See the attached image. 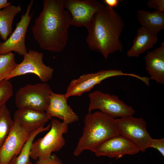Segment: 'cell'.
Returning a JSON list of instances; mask_svg holds the SVG:
<instances>
[{
    "mask_svg": "<svg viewBox=\"0 0 164 164\" xmlns=\"http://www.w3.org/2000/svg\"><path fill=\"white\" fill-rule=\"evenodd\" d=\"M13 86L9 80L0 82V105L6 103L13 94Z\"/></svg>",
    "mask_w": 164,
    "mask_h": 164,
    "instance_id": "cell-23",
    "label": "cell"
},
{
    "mask_svg": "<svg viewBox=\"0 0 164 164\" xmlns=\"http://www.w3.org/2000/svg\"><path fill=\"white\" fill-rule=\"evenodd\" d=\"M50 124V128L46 135L33 141L31 145L30 157L34 160L48 156L53 152L59 151L65 145L63 135L68 132V125L56 119L52 120Z\"/></svg>",
    "mask_w": 164,
    "mask_h": 164,
    "instance_id": "cell-4",
    "label": "cell"
},
{
    "mask_svg": "<svg viewBox=\"0 0 164 164\" xmlns=\"http://www.w3.org/2000/svg\"><path fill=\"white\" fill-rule=\"evenodd\" d=\"M148 6L155 11L164 12V0H149L147 3Z\"/></svg>",
    "mask_w": 164,
    "mask_h": 164,
    "instance_id": "cell-26",
    "label": "cell"
},
{
    "mask_svg": "<svg viewBox=\"0 0 164 164\" xmlns=\"http://www.w3.org/2000/svg\"><path fill=\"white\" fill-rule=\"evenodd\" d=\"M121 1L120 0H104L102 2L108 7L114 9L118 6L119 2Z\"/></svg>",
    "mask_w": 164,
    "mask_h": 164,
    "instance_id": "cell-27",
    "label": "cell"
},
{
    "mask_svg": "<svg viewBox=\"0 0 164 164\" xmlns=\"http://www.w3.org/2000/svg\"><path fill=\"white\" fill-rule=\"evenodd\" d=\"M51 126V124H50L45 127L43 125L38 129L32 131L19 153L14 157L8 164H33L30 159L31 145L38 135L43 132L48 131Z\"/></svg>",
    "mask_w": 164,
    "mask_h": 164,
    "instance_id": "cell-20",
    "label": "cell"
},
{
    "mask_svg": "<svg viewBox=\"0 0 164 164\" xmlns=\"http://www.w3.org/2000/svg\"><path fill=\"white\" fill-rule=\"evenodd\" d=\"M136 16L142 27L157 34L164 29V12L139 9Z\"/></svg>",
    "mask_w": 164,
    "mask_h": 164,
    "instance_id": "cell-18",
    "label": "cell"
},
{
    "mask_svg": "<svg viewBox=\"0 0 164 164\" xmlns=\"http://www.w3.org/2000/svg\"><path fill=\"white\" fill-rule=\"evenodd\" d=\"M31 132L14 121L8 136L0 148V164H8L19 155Z\"/></svg>",
    "mask_w": 164,
    "mask_h": 164,
    "instance_id": "cell-12",
    "label": "cell"
},
{
    "mask_svg": "<svg viewBox=\"0 0 164 164\" xmlns=\"http://www.w3.org/2000/svg\"><path fill=\"white\" fill-rule=\"evenodd\" d=\"M147 52L145 57V68L150 79L164 84V44Z\"/></svg>",
    "mask_w": 164,
    "mask_h": 164,
    "instance_id": "cell-16",
    "label": "cell"
},
{
    "mask_svg": "<svg viewBox=\"0 0 164 164\" xmlns=\"http://www.w3.org/2000/svg\"><path fill=\"white\" fill-rule=\"evenodd\" d=\"M23 56L22 61L18 64L5 80H9L13 77L29 73L36 75L43 83H46L52 79L54 69L44 63L42 52L29 50Z\"/></svg>",
    "mask_w": 164,
    "mask_h": 164,
    "instance_id": "cell-9",
    "label": "cell"
},
{
    "mask_svg": "<svg viewBox=\"0 0 164 164\" xmlns=\"http://www.w3.org/2000/svg\"><path fill=\"white\" fill-rule=\"evenodd\" d=\"M124 26L123 19L116 10L104 6L93 16L87 30L86 42L89 48L101 53L106 60L109 55L122 51L120 38Z\"/></svg>",
    "mask_w": 164,
    "mask_h": 164,
    "instance_id": "cell-2",
    "label": "cell"
},
{
    "mask_svg": "<svg viewBox=\"0 0 164 164\" xmlns=\"http://www.w3.org/2000/svg\"><path fill=\"white\" fill-rule=\"evenodd\" d=\"M67 100L65 94L52 91L45 112L51 117H57L68 125L78 121V115L68 104Z\"/></svg>",
    "mask_w": 164,
    "mask_h": 164,
    "instance_id": "cell-14",
    "label": "cell"
},
{
    "mask_svg": "<svg viewBox=\"0 0 164 164\" xmlns=\"http://www.w3.org/2000/svg\"><path fill=\"white\" fill-rule=\"evenodd\" d=\"M36 164H63L61 159L55 154L46 157H40Z\"/></svg>",
    "mask_w": 164,
    "mask_h": 164,
    "instance_id": "cell-24",
    "label": "cell"
},
{
    "mask_svg": "<svg viewBox=\"0 0 164 164\" xmlns=\"http://www.w3.org/2000/svg\"><path fill=\"white\" fill-rule=\"evenodd\" d=\"M21 11L20 5L11 4L0 10V37L4 41L12 34L14 19Z\"/></svg>",
    "mask_w": 164,
    "mask_h": 164,
    "instance_id": "cell-19",
    "label": "cell"
},
{
    "mask_svg": "<svg viewBox=\"0 0 164 164\" xmlns=\"http://www.w3.org/2000/svg\"><path fill=\"white\" fill-rule=\"evenodd\" d=\"M46 112H41L28 108L19 109L14 113L13 121L30 131L44 125L51 119Z\"/></svg>",
    "mask_w": 164,
    "mask_h": 164,
    "instance_id": "cell-15",
    "label": "cell"
},
{
    "mask_svg": "<svg viewBox=\"0 0 164 164\" xmlns=\"http://www.w3.org/2000/svg\"><path fill=\"white\" fill-rule=\"evenodd\" d=\"M12 52L0 55V82L5 80L17 65Z\"/></svg>",
    "mask_w": 164,
    "mask_h": 164,
    "instance_id": "cell-22",
    "label": "cell"
},
{
    "mask_svg": "<svg viewBox=\"0 0 164 164\" xmlns=\"http://www.w3.org/2000/svg\"><path fill=\"white\" fill-rule=\"evenodd\" d=\"M63 5L71 15V25L87 30L94 15L104 6L95 0H63Z\"/></svg>",
    "mask_w": 164,
    "mask_h": 164,
    "instance_id": "cell-10",
    "label": "cell"
},
{
    "mask_svg": "<svg viewBox=\"0 0 164 164\" xmlns=\"http://www.w3.org/2000/svg\"><path fill=\"white\" fill-rule=\"evenodd\" d=\"M84 122L82 135L73 152L75 156L86 150L93 152L103 142L119 134L116 119L100 111L87 114Z\"/></svg>",
    "mask_w": 164,
    "mask_h": 164,
    "instance_id": "cell-3",
    "label": "cell"
},
{
    "mask_svg": "<svg viewBox=\"0 0 164 164\" xmlns=\"http://www.w3.org/2000/svg\"><path fill=\"white\" fill-rule=\"evenodd\" d=\"M140 151L135 145L119 134L103 142L93 152L97 156H106L117 159L125 155H134Z\"/></svg>",
    "mask_w": 164,
    "mask_h": 164,
    "instance_id": "cell-13",
    "label": "cell"
},
{
    "mask_svg": "<svg viewBox=\"0 0 164 164\" xmlns=\"http://www.w3.org/2000/svg\"><path fill=\"white\" fill-rule=\"evenodd\" d=\"M137 33L132 46L127 52L128 57H139L141 54L152 48L158 40L157 34L143 27L138 28Z\"/></svg>",
    "mask_w": 164,
    "mask_h": 164,
    "instance_id": "cell-17",
    "label": "cell"
},
{
    "mask_svg": "<svg viewBox=\"0 0 164 164\" xmlns=\"http://www.w3.org/2000/svg\"><path fill=\"white\" fill-rule=\"evenodd\" d=\"M6 103L0 105V148L8 136L13 124Z\"/></svg>",
    "mask_w": 164,
    "mask_h": 164,
    "instance_id": "cell-21",
    "label": "cell"
},
{
    "mask_svg": "<svg viewBox=\"0 0 164 164\" xmlns=\"http://www.w3.org/2000/svg\"><path fill=\"white\" fill-rule=\"evenodd\" d=\"M43 5L32 27L33 36L42 49L61 52L67 43L71 15L63 0H44Z\"/></svg>",
    "mask_w": 164,
    "mask_h": 164,
    "instance_id": "cell-1",
    "label": "cell"
},
{
    "mask_svg": "<svg viewBox=\"0 0 164 164\" xmlns=\"http://www.w3.org/2000/svg\"><path fill=\"white\" fill-rule=\"evenodd\" d=\"M90 104L89 113L98 109L101 112L113 118L132 116L135 111L114 95L103 93L99 90L89 94Z\"/></svg>",
    "mask_w": 164,
    "mask_h": 164,
    "instance_id": "cell-6",
    "label": "cell"
},
{
    "mask_svg": "<svg viewBox=\"0 0 164 164\" xmlns=\"http://www.w3.org/2000/svg\"><path fill=\"white\" fill-rule=\"evenodd\" d=\"M10 4L11 3L7 0H0V10Z\"/></svg>",
    "mask_w": 164,
    "mask_h": 164,
    "instance_id": "cell-28",
    "label": "cell"
},
{
    "mask_svg": "<svg viewBox=\"0 0 164 164\" xmlns=\"http://www.w3.org/2000/svg\"><path fill=\"white\" fill-rule=\"evenodd\" d=\"M33 3V0L30 2L26 12L22 15L20 21L17 24L15 29L10 37L5 41L0 42V55L14 51L23 56L27 52L25 38L31 19L29 13Z\"/></svg>",
    "mask_w": 164,
    "mask_h": 164,
    "instance_id": "cell-11",
    "label": "cell"
},
{
    "mask_svg": "<svg viewBox=\"0 0 164 164\" xmlns=\"http://www.w3.org/2000/svg\"><path fill=\"white\" fill-rule=\"evenodd\" d=\"M117 128L119 135L128 139L144 152L151 138L146 129L147 123L142 118L132 116L116 119Z\"/></svg>",
    "mask_w": 164,
    "mask_h": 164,
    "instance_id": "cell-8",
    "label": "cell"
},
{
    "mask_svg": "<svg viewBox=\"0 0 164 164\" xmlns=\"http://www.w3.org/2000/svg\"><path fill=\"white\" fill-rule=\"evenodd\" d=\"M46 83L28 84L20 87L15 97V103L18 109L28 108L45 112L52 92Z\"/></svg>",
    "mask_w": 164,
    "mask_h": 164,
    "instance_id": "cell-5",
    "label": "cell"
},
{
    "mask_svg": "<svg viewBox=\"0 0 164 164\" xmlns=\"http://www.w3.org/2000/svg\"><path fill=\"white\" fill-rule=\"evenodd\" d=\"M157 149L163 156H164V138L159 139L151 138L148 146Z\"/></svg>",
    "mask_w": 164,
    "mask_h": 164,
    "instance_id": "cell-25",
    "label": "cell"
},
{
    "mask_svg": "<svg viewBox=\"0 0 164 164\" xmlns=\"http://www.w3.org/2000/svg\"><path fill=\"white\" fill-rule=\"evenodd\" d=\"M118 76H128L142 81L143 77L133 73H124L120 70H102L95 73L84 74L78 78L72 80L65 94L67 98L73 96H80L84 93L91 91L96 85L100 84L107 78Z\"/></svg>",
    "mask_w": 164,
    "mask_h": 164,
    "instance_id": "cell-7",
    "label": "cell"
}]
</instances>
